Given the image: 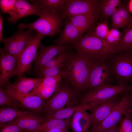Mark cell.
<instances>
[{"label": "cell", "instance_id": "74e56055", "mask_svg": "<svg viewBox=\"0 0 132 132\" xmlns=\"http://www.w3.org/2000/svg\"><path fill=\"white\" fill-rule=\"evenodd\" d=\"M107 4L116 8L121 4L122 1L120 0H104Z\"/></svg>", "mask_w": 132, "mask_h": 132}, {"label": "cell", "instance_id": "44dd1931", "mask_svg": "<svg viewBox=\"0 0 132 132\" xmlns=\"http://www.w3.org/2000/svg\"><path fill=\"white\" fill-rule=\"evenodd\" d=\"M91 125L90 114L86 110L77 111L71 118L70 128L72 132H88Z\"/></svg>", "mask_w": 132, "mask_h": 132}, {"label": "cell", "instance_id": "f1b7e54d", "mask_svg": "<svg viewBox=\"0 0 132 132\" xmlns=\"http://www.w3.org/2000/svg\"><path fill=\"white\" fill-rule=\"evenodd\" d=\"M107 21L98 23L90 30L86 34L100 39L105 42L109 30Z\"/></svg>", "mask_w": 132, "mask_h": 132}, {"label": "cell", "instance_id": "1f68e13d", "mask_svg": "<svg viewBox=\"0 0 132 132\" xmlns=\"http://www.w3.org/2000/svg\"><path fill=\"white\" fill-rule=\"evenodd\" d=\"M5 105L21 107V104L17 100L8 95L2 87L0 88V106Z\"/></svg>", "mask_w": 132, "mask_h": 132}, {"label": "cell", "instance_id": "6da1fadb", "mask_svg": "<svg viewBox=\"0 0 132 132\" xmlns=\"http://www.w3.org/2000/svg\"><path fill=\"white\" fill-rule=\"evenodd\" d=\"M94 62L77 53L74 54H70L62 71V77L75 88L85 89L87 88L90 71Z\"/></svg>", "mask_w": 132, "mask_h": 132}, {"label": "cell", "instance_id": "4dcf8cb0", "mask_svg": "<svg viewBox=\"0 0 132 132\" xmlns=\"http://www.w3.org/2000/svg\"><path fill=\"white\" fill-rule=\"evenodd\" d=\"M66 60L55 66L38 71V78L53 76L61 73Z\"/></svg>", "mask_w": 132, "mask_h": 132}, {"label": "cell", "instance_id": "ee69618b", "mask_svg": "<svg viewBox=\"0 0 132 132\" xmlns=\"http://www.w3.org/2000/svg\"><path fill=\"white\" fill-rule=\"evenodd\" d=\"M131 86L132 87V85Z\"/></svg>", "mask_w": 132, "mask_h": 132}, {"label": "cell", "instance_id": "d590c367", "mask_svg": "<svg viewBox=\"0 0 132 132\" xmlns=\"http://www.w3.org/2000/svg\"><path fill=\"white\" fill-rule=\"evenodd\" d=\"M17 0H0V7L1 11L11 15L15 10Z\"/></svg>", "mask_w": 132, "mask_h": 132}, {"label": "cell", "instance_id": "f546056e", "mask_svg": "<svg viewBox=\"0 0 132 132\" xmlns=\"http://www.w3.org/2000/svg\"><path fill=\"white\" fill-rule=\"evenodd\" d=\"M121 33L117 29H111L107 34L105 42L115 54L118 53V48L121 41Z\"/></svg>", "mask_w": 132, "mask_h": 132}, {"label": "cell", "instance_id": "277c9868", "mask_svg": "<svg viewBox=\"0 0 132 132\" xmlns=\"http://www.w3.org/2000/svg\"><path fill=\"white\" fill-rule=\"evenodd\" d=\"M110 57L109 65L112 76L119 84L132 82V52H123Z\"/></svg>", "mask_w": 132, "mask_h": 132}, {"label": "cell", "instance_id": "60d3db41", "mask_svg": "<svg viewBox=\"0 0 132 132\" xmlns=\"http://www.w3.org/2000/svg\"><path fill=\"white\" fill-rule=\"evenodd\" d=\"M45 132H71L68 129L62 130H50Z\"/></svg>", "mask_w": 132, "mask_h": 132}, {"label": "cell", "instance_id": "8992f818", "mask_svg": "<svg viewBox=\"0 0 132 132\" xmlns=\"http://www.w3.org/2000/svg\"><path fill=\"white\" fill-rule=\"evenodd\" d=\"M44 37L37 33L28 41L17 58V65L14 76L23 75L30 69L36 57L41 40Z\"/></svg>", "mask_w": 132, "mask_h": 132}, {"label": "cell", "instance_id": "e575fe53", "mask_svg": "<svg viewBox=\"0 0 132 132\" xmlns=\"http://www.w3.org/2000/svg\"><path fill=\"white\" fill-rule=\"evenodd\" d=\"M70 54L69 53L67 52L66 50L65 51L54 57L44 65L40 70L55 66L60 63L66 60Z\"/></svg>", "mask_w": 132, "mask_h": 132}, {"label": "cell", "instance_id": "7c38bea8", "mask_svg": "<svg viewBox=\"0 0 132 132\" xmlns=\"http://www.w3.org/2000/svg\"><path fill=\"white\" fill-rule=\"evenodd\" d=\"M34 30L29 29L21 31L8 38H3L5 44L3 48L7 53L18 58L29 40L35 34Z\"/></svg>", "mask_w": 132, "mask_h": 132}, {"label": "cell", "instance_id": "f35d334b", "mask_svg": "<svg viewBox=\"0 0 132 132\" xmlns=\"http://www.w3.org/2000/svg\"><path fill=\"white\" fill-rule=\"evenodd\" d=\"M3 17L0 15V41H2L3 38Z\"/></svg>", "mask_w": 132, "mask_h": 132}, {"label": "cell", "instance_id": "7bdbcfd3", "mask_svg": "<svg viewBox=\"0 0 132 132\" xmlns=\"http://www.w3.org/2000/svg\"><path fill=\"white\" fill-rule=\"evenodd\" d=\"M128 6L129 10L132 13V0H130L129 1Z\"/></svg>", "mask_w": 132, "mask_h": 132}, {"label": "cell", "instance_id": "9c48e42d", "mask_svg": "<svg viewBox=\"0 0 132 132\" xmlns=\"http://www.w3.org/2000/svg\"><path fill=\"white\" fill-rule=\"evenodd\" d=\"M75 98L74 93L70 88L60 85L52 98L45 102L43 113L50 115L66 106H73Z\"/></svg>", "mask_w": 132, "mask_h": 132}, {"label": "cell", "instance_id": "ba28073f", "mask_svg": "<svg viewBox=\"0 0 132 132\" xmlns=\"http://www.w3.org/2000/svg\"><path fill=\"white\" fill-rule=\"evenodd\" d=\"M99 0H66L64 10L60 16L62 19L71 16L84 14L98 16Z\"/></svg>", "mask_w": 132, "mask_h": 132}, {"label": "cell", "instance_id": "ab89813d", "mask_svg": "<svg viewBox=\"0 0 132 132\" xmlns=\"http://www.w3.org/2000/svg\"><path fill=\"white\" fill-rule=\"evenodd\" d=\"M104 132H119V127L117 125Z\"/></svg>", "mask_w": 132, "mask_h": 132}, {"label": "cell", "instance_id": "4316f807", "mask_svg": "<svg viewBox=\"0 0 132 132\" xmlns=\"http://www.w3.org/2000/svg\"><path fill=\"white\" fill-rule=\"evenodd\" d=\"M19 76L18 79L12 85L17 91L24 94L30 93L40 79L28 78L23 75Z\"/></svg>", "mask_w": 132, "mask_h": 132}, {"label": "cell", "instance_id": "ac0fdd59", "mask_svg": "<svg viewBox=\"0 0 132 132\" xmlns=\"http://www.w3.org/2000/svg\"><path fill=\"white\" fill-rule=\"evenodd\" d=\"M40 114L33 113L16 117L10 122L19 127L24 132H33L45 120Z\"/></svg>", "mask_w": 132, "mask_h": 132}, {"label": "cell", "instance_id": "836d02e7", "mask_svg": "<svg viewBox=\"0 0 132 132\" xmlns=\"http://www.w3.org/2000/svg\"><path fill=\"white\" fill-rule=\"evenodd\" d=\"M130 110L124 115L119 127V132H132V118Z\"/></svg>", "mask_w": 132, "mask_h": 132}, {"label": "cell", "instance_id": "e0dca14e", "mask_svg": "<svg viewBox=\"0 0 132 132\" xmlns=\"http://www.w3.org/2000/svg\"><path fill=\"white\" fill-rule=\"evenodd\" d=\"M42 12L34 4H31L23 0H17L15 10L8 19L10 23H15L18 20L24 17L32 15L40 17Z\"/></svg>", "mask_w": 132, "mask_h": 132}, {"label": "cell", "instance_id": "d6986e66", "mask_svg": "<svg viewBox=\"0 0 132 132\" xmlns=\"http://www.w3.org/2000/svg\"><path fill=\"white\" fill-rule=\"evenodd\" d=\"M67 19L63 30L54 41L56 44L72 45L78 41L83 36L81 32Z\"/></svg>", "mask_w": 132, "mask_h": 132}, {"label": "cell", "instance_id": "b9f144b4", "mask_svg": "<svg viewBox=\"0 0 132 132\" xmlns=\"http://www.w3.org/2000/svg\"><path fill=\"white\" fill-rule=\"evenodd\" d=\"M130 93L131 109L132 113V87L130 86Z\"/></svg>", "mask_w": 132, "mask_h": 132}, {"label": "cell", "instance_id": "83f0119b", "mask_svg": "<svg viewBox=\"0 0 132 132\" xmlns=\"http://www.w3.org/2000/svg\"><path fill=\"white\" fill-rule=\"evenodd\" d=\"M111 29L124 28L129 23L130 19L125 13L119 11L117 9L111 17Z\"/></svg>", "mask_w": 132, "mask_h": 132}, {"label": "cell", "instance_id": "484cf974", "mask_svg": "<svg viewBox=\"0 0 132 132\" xmlns=\"http://www.w3.org/2000/svg\"><path fill=\"white\" fill-rule=\"evenodd\" d=\"M121 33V39L118 48V53L132 52V17Z\"/></svg>", "mask_w": 132, "mask_h": 132}, {"label": "cell", "instance_id": "7402d4cb", "mask_svg": "<svg viewBox=\"0 0 132 132\" xmlns=\"http://www.w3.org/2000/svg\"><path fill=\"white\" fill-rule=\"evenodd\" d=\"M66 0H30L43 12L60 15L63 11Z\"/></svg>", "mask_w": 132, "mask_h": 132}, {"label": "cell", "instance_id": "9a60e30c", "mask_svg": "<svg viewBox=\"0 0 132 132\" xmlns=\"http://www.w3.org/2000/svg\"><path fill=\"white\" fill-rule=\"evenodd\" d=\"M0 86L6 85L14 74L17 65V58L6 53L0 49Z\"/></svg>", "mask_w": 132, "mask_h": 132}, {"label": "cell", "instance_id": "3957f363", "mask_svg": "<svg viewBox=\"0 0 132 132\" xmlns=\"http://www.w3.org/2000/svg\"><path fill=\"white\" fill-rule=\"evenodd\" d=\"M62 20L59 15L43 12L35 22L28 24L20 23L18 27L21 31L28 29L36 31L44 37L53 36L61 32Z\"/></svg>", "mask_w": 132, "mask_h": 132}, {"label": "cell", "instance_id": "30bf717a", "mask_svg": "<svg viewBox=\"0 0 132 132\" xmlns=\"http://www.w3.org/2000/svg\"><path fill=\"white\" fill-rule=\"evenodd\" d=\"M4 91L9 96L21 104V108L26 109L36 113H43L45 102L39 97L30 93L24 94L16 90L12 84L8 81Z\"/></svg>", "mask_w": 132, "mask_h": 132}, {"label": "cell", "instance_id": "d6a6232c", "mask_svg": "<svg viewBox=\"0 0 132 132\" xmlns=\"http://www.w3.org/2000/svg\"><path fill=\"white\" fill-rule=\"evenodd\" d=\"M116 8L106 3L104 0H100L99 3V13L104 20L108 21L109 18L115 11Z\"/></svg>", "mask_w": 132, "mask_h": 132}, {"label": "cell", "instance_id": "52a82bcc", "mask_svg": "<svg viewBox=\"0 0 132 132\" xmlns=\"http://www.w3.org/2000/svg\"><path fill=\"white\" fill-rule=\"evenodd\" d=\"M130 86L127 83L119 84L117 85H104L92 89L82 98L80 104L97 101H104L121 94L130 91Z\"/></svg>", "mask_w": 132, "mask_h": 132}, {"label": "cell", "instance_id": "4fadbf2b", "mask_svg": "<svg viewBox=\"0 0 132 132\" xmlns=\"http://www.w3.org/2000/svg\"><path fill=\"white\" fill-rule=\"evenodd\" d=\"M62 77L61 72L54 76L40 78L30 93L43 100L48 99L60 85Z\"/></svg>", "mask_w": 132, "mask_h": 132}, {"label": "cell", "instance_id": "5b68a950", "mask_svg": "<svg viewBox=\"0 0 132 132\" xmlns=\"http://www.w3.org/2000/svg\"><path fill=\"white\" fill-rule=\"evenodd\" d=\"M130 109V93L128 91L123 94L119 102L109 115L98 125L91 128L88 132H104L113 128Z\"/></svg>", "mask_w": 132, "mask_h": 132}, {"label": "cell", "instance_id": "2e32d148", "mask_svg": "<svg viewBox=\"0 0 132 132\" xmlns=\"http://www.w3.org/2000/svg\"><path fill=\"white\" fill-rule=\"evenodd\" d=\"M118 95L90 110L91 128L94 127L101 122L114 109L120 100L118 99Z\"/></svg>", "mask_w": 132, "mask_h": 132}, {"label": "cell", "instance_id": "603a6c76", "mask_svg": "<svg viewBox=\"0 0 132 132\" xmlns=\"http://www.w3.org/2000/svg\"><path fill=\"white\" fill-rule=\"evenodd\" d=\"M98 16L80 14L67 18L83 34L95 25Z\"/></svg>", "mask_w": 132, "mask_h": 132}, {"label": "cell", "instance_id": "d4e9b609", "mask_svg": "<svg viewBox=\"0 0 132 132\" xmlns=\"http://www.w3.org/2000/svg\"><path fill=\"white\" fill-rule=\"evenodd\" d=\"M33 112L23 111L17 107L12 106L0 108V127L12 121L18 117L33 113Z\"/></svg>", "mask_w": 132, "mask_h": 132}, {"label": "cell", "instance_id": "8d00e7d4", "mask_svg": "<svg viewBox=\"0 0 132 132\" xmlns=\"http://www.w3.org/2000/svg\"><path fill=\"white\" fill-rule=\"evenodd\" d=\"M0 132H24L16 124L9 122L0 127Z\"/></svg>", "mask_w": 132, "mask_h": 132}, {"label": "cell", "instance_id": "8fae6325", "mask_svg": "<svg viewBox=\"0 0 132 132\" xmlns=\"http://www.w3.org/2000/svg\"><path fill=\"white\" fill-rule=\"evenodd\" d=\"M106 60L94 62L90 71L87 88L93 89L111 84L112 75L108 63L106 61Z\"/></svg>", "mask_w": 132, "mask_h": 132}, {"label": "cell", "instance_id": "ffe728a7", "mask_svg": "<svg viewBox=\"0 0 132 132\" xmlns=\"http://www.w3.org/2000/svg\"><path fill=\"white\" fill-rule=\"evenodd\" d=\"M104 101H97L89 103L80 104L77 106H67L58 110L54 113L45 115L46 119L55 118L65 120L71 118L77 111L81 110H90Z\"/></svg>", "mask_w": 132, "mask_h": 132}, {"label": "cell", "instance_id": "cb8c5ba5", "mask_svg": "<svg viewBox=\"0 0 132 132\" xmlns=\"http://www.w3.org/2000/svg\"><path fill=\"white\" fill-rule=\"evenodd\" d=\"M71 118L65 120L55 118L46 119L38 128L33 132H45L50 130L69 129L70 128Z\"/></svg>", "mask_w": 132, "mask_h": 132}, {"label": "cell", "instance_id": "7a4b0ae2", "mask_svg": "<svg viewBox=\"0 0 132 132\" xmlns=\"http://www.w3.org/2000/svg\"><path fill=\"white\" fill-rule=\"evenodd\" d=\"M70 47L80 56L94 62L107 59L115 54L105 41L86 34Z\"/></svg>", "mask_w": 132, "mask_h": 132}, {"label": "cell", "instance_id": "5bb4252c", "mask_svg": "<svg viewBox=\"0 0 132 132\" xmlns=\"http://www.w3.org/2000/svg\"><path fill=\"white\" fill-rule=\"evenodd\" d=\"M69 46L57 44L44 46L41 43L34 61L35 68L38 71L56 56L66 51Z\"/></svg>", "mask_w": 132, "mask_h": 132}]
</instances>
